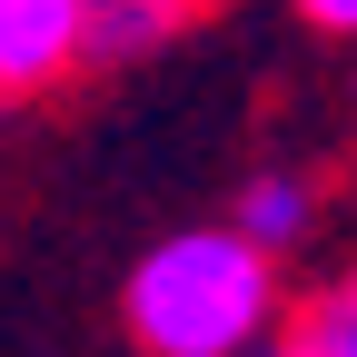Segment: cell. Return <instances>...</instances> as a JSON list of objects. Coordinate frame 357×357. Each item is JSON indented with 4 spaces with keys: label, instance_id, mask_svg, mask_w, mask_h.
I'll return each mask as SVG.
<instances>
[{
    "label": "cell",
    "instance_id": "obj_7",
    "mask_svg": "<svg viewBox=\"0 0 357 357\" xmlns=\"http://www.w3.org/2000/svg\"><path fill=\"white\" fill-rule=\"evenodd\" d=\"M248 357H298V347H288V337H268V347H248Z\"/></svg>",
    "mask_w": 357,
    "mask_h": 357
},
{
    "label": "cell",
    "instance_id": "obj_6",
    "mask_svg": "<svg viewBox=\"0 0 357 357\" xmlns=\"http://www.w3.org/2000/svg\"><path fill=\"white\" fill-rule=\"evenodd\" d=\"M288 10L307 30H328V40H357V0H288Z\"/></svg>",
    "mask_w": 357,
    "mask_h": 357
},
{
    "label": "cell",
    "instance_id": "obj_4",
    "mask_svg": "<svg viewBox=\"0 0 357 357\" xmlns=\"http://www.w3.org/2000/svg\"><path fill=\"white\" fill-rule=\"evenodd\" d=\"M229 229L288 268V258L307 248V229H318V178H298V169H258V178H238V199H229Z\"/></svg>",
    "mask_w": 357,
    "mask_h": 357
},
{
    "label": "cell",
    "instance_id": "obj_1",
    "mask_svg": "<svg viewBox=\"0 0 357 357\" xmlns=\"http://www.w3.org/2000/svg\"><path fill=\"white\" fill-rule=\"evenodd\" d=\"M278 307H288L278 258L248 248L229 218L169 229L119 288V318L139 337V357H248L278 337Z\"/></svg>",
    "mask_w": 357,
    "mask_h": 357
},
{
    "label": "cell",
    "instance_id": "obj_5",
    "mask_svg": "<svg viewBox=\"0 0 357 357\" xmlns=\"http://www.w3.org/2000/svg\"><path fill=\"white\" fill-rule=\"evenodd\" d=\"M288 347H298V357H357V258L298 307V337H288Z\"/></svg>",
    "mask_w": 357,
    "mask_h": 357
},
{
    "label": "cell",
    "instance_id": "obj_3",
    "mask_svg": "<svg viewBox=\"0 0 357 357\" xmlns=\"http://www.w3.org/2000/svg\"><path fill=\"white\" fill-rule=\"evenodd\" d=\"M189 20H199V0H79V70H139Z\"/></svg>",
    "mask_w": 357,
    "mask_h": 357
},
{
    "label": "cell",
    "instance_id": "obj_2",
    "mask_svg": "<svg viewBox=\"0 0 357 357\" xmlns=\"http://www.w3.org/2000/svg\"><path fill=\"white\" fill-rule=\"evenodd\" d=\"M79 70V0H0V100H40Z\"/></svg>",
    "mask_w": 357,
    "mask_h": 357
}]
</instances>
